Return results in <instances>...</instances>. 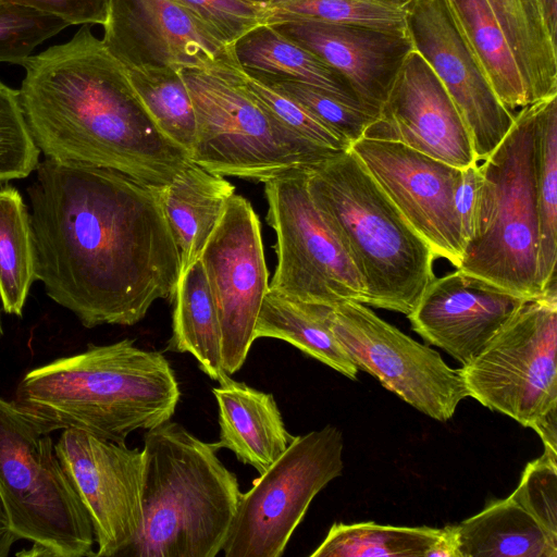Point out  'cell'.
Returning a JSON list of instances; mask_svg holds the SVG:
<instances>
[{"instance_id":"cell-1","label":"cell","mask_w":557,"mask_h":557,"mask_svg":"<svg viewBox=\"0 0 557 557\" xmlns=\"http://www.w3.org/2000/svg\"><path fill=\"white\" fill-rule=\"evenodd\" d=\"M27 194L36 280L85 327L134 325L172 298L181 265L160 188L46 158Z\"/></svg>"},{"instance_id":"cell-2","label":"cell","mask_w":557,"mask_h":557,"mask_svg":"<svg viewBox=\"0 0 557 557\" xmlns=\"http://www.w3.org/2000/svg\"><path fill=\"white\" fill-rule=\"evenodd\" d=\"M22 66V109L46 158L116 170L158 188L190 161L157 127L90 25Z\"/></svg>"},{"instance_id":"cell-3","label":"cell","mask_w":557,"mask_h":557,"mask_svg":"<svg viewBox=\"0 0 557 557\" xmlns=\"http://www.w3.org/2000/svg\"><path fill=\"white\" fill-rule=\"evenodd\" d=\"M180 397L163 354L124 338L28 371L12 401L48 433L77 430L125 444L132 432L170 421Z\"/></svg>"},{"instance_id":"cell-4","label":"cell","mask_w":557,"mask_h":557,"mask_svg":"<svg viewBox=\"0 0 557 557\" xmlns=\"http://www.w3.org/2000/svg\"><path fill=\"white\" fill-rule=\"evenodd\" d=\"M307 184L361 277L363 304L408 315L435 277L430 246L350 148L309 166Z\"/></svg>"},{"instance_id":"cell-5","label":"cell","mask_w":557,"mask_h":557,"mask_svg":"<svg viewBox=\"0 0 557 557\" xmlns=\"http://www.w3.org/2000/svg\"><path fill=\"white\" fill-rule=\"evenodd\" d=\"M206 443L168 421L144 437L143 525L120 557H215L242 496Z\"/></svg>"},{"instance_id":"cell-6","label":"cell","mask_w":557,"mask_h":557,"mask_svg":"<svg viewBox=\"0 0 557 557\" xmlns=\"http://www.w3.org/2000/svg\"><path fill=\"white\" fill-rule=\"evenodd\" d=\"M539 101L515 114L479 163L472 234L458 270L530 299L540 297L535 133Z\"/></svg>"},{"instance_id":"cell-7","label":"cell","mask_w":557,"mask_h":557,"mask_svg":"<svg viewBox=\"0 0 557 557\" xmlns=\"http://www.w3.org/2000/svg\"><path fill=\"white\" fill-rule=\"evenodd\" d=\"M196 115L190 160L221 176L265 183L334 153L280 123L246 88L230 46L209 70H182Z\"/></svg>"},{"instance_id":"cell-8","label":"cell","mask_w":557,"mask_h":557,"mask_svg":"<svg viewBox=\"0 0 557 557\" xmlns=\"http://www.w3.org/2000/svg\"><path fill=\"white\" fill-rule=\"evenodd\" d=\"M0 502L13 532L33 544L16 555L95 556L89 515L55 454L51 433L2 397Z\"/></svg>"},{"instance_id":"cell-9","label":"cell","mask_w":557,"mask_h":557,"mask_svg":"<svg viewBox=\"0 0 557 557\" xmlns=\"http://www.w3.org/2000/svg\"><path fill=\"white\" fill-rule=\"evenodd\" d=\"M460 374L469 396L531 428L557 409V289L528 301Z\"/></svg>"},{"instance_id":"cell-10","label":"cell","mask_w":557,"mask_h":557,"mask_svg":"<svg viewBox=\"0 0 557 557\" xmlns=\"http://www.w3.org/2000/svg\"><path fill=\"white\" fill-rule=\"evenodd\" d=\"M339 429L295 436L284 454L242 494L225 557H281L314 496L343 471Z\"/></svg>"},{"instance_id":"cell-11","label":"cell","mask_w":557,"mask_h":557,"mask_svg":"<svg viewBox=\"0 0 557 557\" xmlns=\"http://www.w3.org/2000/svg\"><path fill=\"white\" fill-rule=\"evenodd\" d=\"M307 170L264 183L267 221L276 235L277 257L269 288L329 307L348 300L363 304L361 277L313 202Z\"/></svg>"},{"instance_id":"cell-12","label":"cell","mask_w":557,"mask_h":557,"mask_svg":"<svg viewBox=\"0 0 557 557\" xmlns=\"http://www.w3.org/2000/svg\"><path fill=\"white\" fill-rule=\"evenodd\" d=\"M330 326L358 368L404 401L444 422L469 397L459 369L441 355L376 315L367 305L348 300L331 308Z\"/></svg>"},{"instance_id":"cell-13","label":"cell","mask_w":557,"mask_h":557,"mask_svg":"<svg viewBox=\"0 0 557 557\" xmlns=\"http://www.w3.org/2000/svg\"><path fill=\"white\" fill-rule=\"evenodd\" d=\"M199 259L220 320L223 367L232 375L256 341L270 285L260 221L245 197L232 196Z\"/></svg>"},{"instance_id":"cell-14","label":"cell","mask_w":557,"mask_h":557,"mask_svg":"<svg viewBox=\"0 0 557 557\" xmlns=\"http://www.w3.org/2000/svg\"><path fill=\"white\" fill-rule=\"evenodd\" d=\"M54 449L89 515L95 556L120 557L143 525V450L77 430H63Z\"/></svg>"},{"instance_id":"cell-15","label":"cell","mask_w":557,"mask_h":557,"mask_svg":"<svg viewBox=\"0 0 557 557\" xmlns=\"http://www.w3.org/2000/svg\"><path fill=\"white\" fill-rule=\"evenodd\" d=\"M350 149L435 257L458 269L465 248L455 201L461 169L393 141L362 137Z\"/></svg>"},{"instance_id":"cell-16","label":"cell","mask_w":557,"mask_h":557,"mask_svg":"<svg viewBox=\"0 0 557 557\" xmlns=\"http://www.w3.org/2000/svg\"><path fill=\"white\" fill-rule=\"evenodd\" d=\"M413 49L431 65L470 134L478 161L509 132L515 115L499 101L458 27L446 0H413L406 7Z\"/></svg>"},{"instance_id":"cell-17","label":"cell","mask_w":557,"mask_h":557,"mask_svg":"<svg viewBox=\"0 0 557 557\" xmlns=\"http://www.w3.org/2000/svg\"><path fill=\"white\" fill-rule=\"evenodd\" d=\"M362 137L398 143L458 169L479 162L455 103L414 49L406 57L377 116Z\"/></svg>"},{"instance_id":"cell-18","label":"cell","mask_w":557,"mask_h":557,"mask_svg":"<svg viewBox=\"0 0 557 557\" xmlns=\"http://www.w3.org/2000/svg\"><path fill=\"white\" fill-rule=\"evenodd\" d=\"M104 46L124 66L209 70L225 45L174 0H110Z\"/></svg>"},{"instance_id":"cell-19","label":"cell","mask_w":557,"mask_h":557,"mask_svg":"<svg viewBox=\"0 0 557 557\" xmlns=\"http://www.w3.org/2000/svg\"><path fill=\"white\" fill-rule=\"evenodd\" d=\"M530 300L456 269L434 277L407 318L424 341L466 366Z\"/></svg>"},{"instance_id":"cell-20","label":"cell","mask_w":557,"mask_h":557,"mask_svg":"<svg viewBox=\"0 0 557 557\" xmlns=\"http://www.w3.org/2000/svg\"><path fill=\"white\" fill-rule=\"evenodd\" d=\"M273 26L337 71L373 119L413 50L408 33L363 25L300 20Z\"/></svg>"},{"instance_id":"cell-21","label":"cell","mask_w":557,"mask_h":557,"mask_svg":"<svg viewBox=\"0 0 557 557\" xmlns=\"http://www.w3.org/2000/svg\"><path fill=\"white\" fill-rule=\"evenodd\" d=\"M213 387L218 404L219 440L216 449L227 448L236 458L255 468L268 470L287 449L295 436L284 424L272 394L225 376Z\"/></svg>"},{"instance_id":"cell-22","label":"cell","mask_w":557,"mask_h":557,"mask_svg":"<svg viewBox=\"0 0 557 557\" xmlns=\"http://www.w3.org/2000/svg\"><path fill=\"white\" fill-rule=\"evenodd\" d=\"M234 194L235 186L224 176L191 160L160 188L161 206L178 251L181 273L200 258Z\"/></svg>"},{"instance_id":"cell-23","label":"cell","mask_w":557,"mask_h":557,"mask_svg":"<svg viewBox=\"0 0 557 557\" xmlns=\"http://www.w3.org/2000/svg\"><path fill=\"white\" fill-rule=\"evenodd\" d=\"M451 530L457 557H557V542L510 496Z\"/></svg>"},{"instance_id":"cell-24","label":"cell","mask_w":557,"mask_h":557,"mask_svg":"<svg viewBox=\"0 0 557 557\" xmlns=\"http://www.w3.org/2000/svg\"><path fill=\"white\" fill-rule=\"evenodd\" d=\"M331 308L269 288L257 319L256 339L271 337L287 342L348 379L356 380L359 370L331 330Z\"/></svg>"},{"instance_id":"cell-25","label":"cell","mask_w":557,"mask_h":557,"mask_svg":"<svg viewBox=\"0 0 557 557\" xmlns=\"http://www.w3.org/2000/svg\"><path fill=\"white\" fill-rule=\"evenodd\" d=\"M515 58L530 103L557 96L556 38L541 0H486Z\"/></svg>"},{"instance_id":"cell-26","label":"cell","mask_w":557,"mask_h":557,"mask_svg":"<svg viewBox=\"0 0 557 557\" xmlns=\"http://www.w3.org/2000/svg\"><path fill=\"white\" fill-rule=\"evenodd\" d=\"M173 298L169 349L190 354L210 379L228 374L223 367L220 320L200 259L180 274Z\"/></svg>"},{"instance_id":"cell-27","label":"cell","mask_w":557,"mask_h":557,"mask_svg":"<svg viewBox=\"0 0 557 557\" xmlns=\"http://www.w3.org/2000/svg\"><path fill=\"white\" fill-rule=\"evenodd\" d=\"M234 51L239 65L247 72L313 85L360 108L348 83L337 71L273 25H262L249 32L234 44Z\"/></svg>"},{"instance_id":"cell-28","label":"cell","mask_w":557,"mask_h":557,"mask_svg":"<svg viewBox=\"0 0 557 557\" xmlns=\"http://www.w3.org/2000/svg\"><path fill=\"white\" fill-rule=\"evenodd\" d=\"M446 1L503 106L515 115L531 104L518 65L487 1Z\"/></svg>"},{"instance_id":"cell-29","label":"cell","mask_w":557,"mask_h":557,"mask_svg":"<svg viewBox=\"0 0 557 557\" xmlns=\"http://www.w3.org/2000/svg\"><path fill=\"white\" fill-rule=\"evenodd\" d=\"M36 280L30 215L20 191L0 187V300L4 312L21 317Z\"/></svg>"},{"instance_id":"cell-30","label":"cell","mask_w":557,"mask_h":557,"mask_svg":"<svg viewBox=\"0 0 557 557\" xmlns=\"http://www.w3.org/2000/svg\"><path fill=\"white\" fill-rule=\"evenodd\" d=\"M539 211V284L556 285L557 260V96L539 101L535 133Z\"/></svg>"},{"instance_id":"cell-31","label":"cell","mask_w":557,"mask_h":557,"mask_svg":"<svg viewBox=\"0 0 557 557\" xmlns=\"http://www.w3.org/2000/svg\"><path fill=\"white\" fill-rule=\"evenodd\" d=\"M444 529L334 523L311 557H426Z\"/></svg>"},{"instance_id":"cell-32","label":"cell","mask_w":557,"mask_h":557,"mask_svg":"<svg viewBox=\"0 0 557 557\" xmlns=\"http://www.w3.org/2000/svg\"><path fill=\"white\" fill-rule=\"evenodd\" d=\"M123 67L135 95L157 127L190 158L196 138V115L182 70Z\"/></svg>"},{"instance_id":"cell-33","label":"cell","mask_w":557,"mask_h":557,"mask_svg":"<svg viewBox=\"0 0 557 557\" xmlns=\"http://www.w3.org/2000/svg\"><path fill=\"white\" fill-rule=\"evenodd\" d=\"M406 7L387 0H270L265 25L312 20L408 33Z\"/></svg>"},{"instance_id":"cell-34","label":"cell","mask_w":557,"mask_h":557,"mask_svg":"<svg viewBox=\"0 0 557 557\" xmlns=\"http://www.w3.org/2000/svg\"><path fill=\"white\" fill-rule=\"evenodd\" d=\"M250 74L298 102L349 145L362 138L366 128L374 120L360 108L313 85L287 78Z\"/></svg>"},{"instance_id":"cell-35","label":"cell","mask_w":557,"mask_h":557,"mask_svg":"<svg viewBox=\"0 0 557 557\" xmlns=\"http://www.w3.org/2000/svg\"><path fill=\"white\" fill-rule=\"evenodd\" d=\"M39 154L18 89L0 81V183L28 176L39 163Z\"/></svg>"},{"instance_id":"cell-36","label":"cell","mask_w":557,"mask_h":557,"mask_svg":"<svg viewBox=\"0 0 557 557\" xmlns=\"http://www.w3.org/2000/svg\"><path fill=\"white\" fill-rule=\"evenodd\" d=\"M240 74L249 92L289 131L332 152L350 148L346 140L329 129L298 102L256 75L246 72L242 66Z\"/></svg>"},{"instance_id":"cell-37","label":"cell","mask_w":557,"mask_h":557,"mask_svg":"<svg viewBox=\"0 0 557 557\" xmlns=\"http://www.w3.org/2000/svg\"><path fill=\"white\" fill-rule=\"evenodd\" d=\"M70 26L34 10L0 5V63L23 65L44 41Z\"/></svg>"},{"instance_id":"cell-38","label":"cell","mask_w":557,"mask_h":557,"mask_svg":"<svg viewBox=\"0 0 557 557\" xmlns=\"http://www.w3.org/2000/svg\"><path fill=\"white\" fill-rule=\"evenodd\" d=\"M199 20L225 45H234L265 25L267 5L249 0H174Z\"/></svg>"},{"instance_id":"cell-39","label":"cell","mask_w":557,"mask_h":557,"mask_svg":"<svg viewBox=\"0 0 557 557\" xmlns=\"http://www.w3.org/2000/svg\"><path fill=\"white\" fill-rule=\"evenodd\" d=\"M509 496L557 542V457L543 453L530 461Z\"/></svg>"},{"instance_id":"cell-40","label":"cell","mask_w":557,"mask_h":557,"mask_svg":"<svg viewBox=\"0 0 557 557\" xmlns=\"http://www.w3.org/2000/svg\"><path fill=\"white\" fill-rule=\"evenodd\" d=\"M110 0H0V5H14L58 17L69 25H103Z\"/></svg>"},{"instance_id":"cell-41","label":"cell","mask_w":557,"mask_h":557,"mask_svg":"<svg viewBox=\"0 0 557 557\" xmlns=\"http://www.w3.org/2000/svg\"><path fill=\"white\" fill-rule=\"evenodd\" d=\"M479 162L461 169V178L456 194V210L465 240L472 234L473 213L480 183Z\"/></svg>"},{"instance_id":"cell-42","label":"cell","mask_w":557,"mask_h":557,"mask_svg":"<svg viewBox=\"0 0 557 557\" xmlns=\"http://www.w3.org/2000/svg\"><path fill=\"white\" fill-rule=\"evenodd\" d=\"M18 536L13 532L0 502V557H7L13 544L18 541Z\"/></svg>"},{"instance_id":"cell-43","label":"cell","mask_w":557,"mask_h":557,"mask_svg":"<svg viewBox=\"0 0 557 557\" xmlns=\"http://www.w3.org/2000/svg\"><path fill=\"white\" fill-rule=\"evenodd\" d=\"M545 20L550 34L556 38L557 34V0H541Z\"/></svg>"},{"instance_id":"cell-44","label":"cell","mask_w":557,"mask_h":557,"mask_svg":"<svg viewBox=\"0 0 557 557\" xmlns=\"http://www.w3.org/2000/svg\"><path fill=\"white\" fill-rule=\"evenodd\" d=\"M387 1H391V2H394V3H397V4H401V5H407L410 2H412L413 0H387Z\"/></svg>"},{"instance_id":"cell-45","label":"cell","mask_w":557,"mask_h":557,"mask_svg":"<svg viewBox=\"0 0 557 557\" xmlns=\"http://www.w3.org/2000/svg\"><path fill=\"white\" fill-rule=\"evenodd\" d=\"M249 1H252V2H256V3H259V4H263V5H267L269 3L270 0H249Z\"/></svg>"},{"instance_id":"cell-46","label":"cell","mask_w":557,"mask_h":557,"mask_svg":"<svg viewBox=\"0 0 557 557\" xmlns=\"http://www.w3.org/2000/svg\"><path fill=\"white\" fill-rule=\"evenodd\" d=\"M3 336V326H2V320H1V313H0V339Z\"/></svg>"}]
</instances>
